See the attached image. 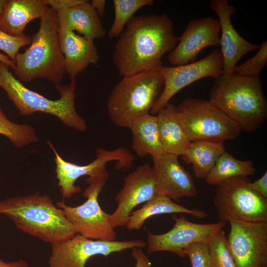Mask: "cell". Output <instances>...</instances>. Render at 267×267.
Returning <instances> with one entry per match:
<instances>
[{
    "instance_id": "6da1fadb",
    "label": "cell",
    "mask_w": 267,
    "mask_h": 267,
    "mask_svg": "<svg viewBox=\"0 0 267 267\" xmlns=\"http://www.w3.org/2000/svg\"><path fill=\"white\" fill-rule=\"evenodd\" d=\"M119 36L112 56L122 77L158 70L163 56L178 42L173 22L165 14L134 15Z\"/></svg>"
},
{
    "instance_id": "7a4b0ae2",
    "label": "cell",
    "mask_w": 267,
    "mask_h": 267,
    "mask_svg": "<svg viewBox=\"0 0 267 267\" xmlns=\"http://www.w3.org/2000/svg\"><path fill=\"white\" fill-rule=\"evenodd\" d=\"M209 101L238 127L241 131H256L267 117V103L259 77L235 72L216 79Z\"/></svg>"
},
{
    "instance_id": "3957f363",
    "label": "cell",
    "mask_w": 267,
    "mask_h": 267,
    "mask_svg": "<svg viewBox=\"0 0 267 267\" xmlns=\"http://www.w3.org/2000/svg\"><path fill=\"white\" fill-rule=\"evenodd\" d=\"M9 218L23 232L50 245L77 233L62 210L51 198L39 192L0 200V215Z\"/></svg>"
},
{
    "instance_id": "277c9868",
    "label": "cell",
    "mask_w": 267,
    "mask_h": 267,
    "mask_svg": "<svg viewBox=\"0 0 267 267\" xmlns=\"http://www.w3.org/2000/svg\"><path fill=\"white\" fill-rule=\"evenodd\" d=\"M40 20V28L32 36L30 46L16 56L15 75L23 82L45 78L58 85L67 72L60 47L57 12L47 6Z\"/></svg>"
},
{
    "instance_id": "5b68a950",
    "label": "cell",
    "mask_w": 267,
    "mask_h": 267,
    "mask_svg": "<svg viewBox=\"0 0 267 267\" xmlns=\"http://www.w3.org/2000/svg\"><path fill=\"white\" fill-rule=\"evenodd\" d=\"M9 67L0 62V87L20 114L29 116L37 112H43L55 116L72 129L82 132L87 130L86 121L75 108L76 78H70V82L66 85H56L60 97L52 100L25 87L13 75Z\"/></svg>"
},
{
    "instance_id": "8992f818",
    "label": "cell",
    "mask_w": 267,
    "mask_h": 267,
    "mask_svg": "<svg viewBox=\"0 0 267 267\" xmlns=\"http://www.w3.org/2000/svg\"><path fill=\"white\" fill-rule=\"evenodd\" d=\"M159 70L123 77L110 92L107 101L108 116L120 128L129 129L137 118L149 113L164 88Z\"/></svg>"
},
{
    "instance_id": "52a82bcc",
    "label": "cell",
    "mask_w": 267,
    "mask_h": 267,
    "mask_svg": "<svg viewBox=\"0 0 267 267\" xmlns=\"http://www.w3.org/2000/svg\"><path fill=\"white\" fill-rule=\"evenodd\" d=\"M176 107L190 142H224L237 138L241 132L232 120L209 100L187 97Z\"/></svg>"
},
{
    "instance_id": "ba28073f",
    "label": "cell",
    "mask_w": 267,
    "mask_h": 267,
    "mask_svg": "<svg viewBox=\"0 0 267 267\" xmlns=\"http://www.w3.org/2000/svg\"><path fill=\"white\" fill-rule=\"evenodd\" d=\"M248 177H236L216 185L214 205L220 221L267 222V198L252 189Z\"/></svg>"
},
{
    "instance_id": "9c48e42d",
    "label": "cell",
    "mask_w": 267,
    "mask_h": 267,
    "mask_svg": "<svg viewBox=\"0 0 267 267\" xmlns=\"http://www.w3.org/2000/svg\"><path fill=\"white\" fill-rule=\"evenodd\" d=\"M109 174L106 171L91 177L85 181L89 186L83 193L87 198L83 204L70 206L64 201H59L56 206L63 210L68 220L74 225L77 234L91 239L114 241L116 234L110 222V214L100 207L98 195L103 188Z\"/></svg>"
},
{
    "instance_id": "30bf717a",
    "label": "cell",
    "mask_w": 267,
    "mask_h": 267,
    "mask_svg": "<svg viewBox=\"0 0 267 267\" xmlns=\"http://www.w3.org/2000/svg\"><path fill=\"white\" fill-rule=\"evenodd\" d=\"M47 143L55 154L57 186L64 199H69L74 194L80 192L81 187L75 184L80 178L98 175L106 170L108 163L112 161L115 162L116 169L126 171L131 168L134 160L132 153L125 147H118L112 150L98 148L95 152V158L91 162L79 165L64 160L51 142L48 140Z\"/></svg>"
},
{
    "instance_id": "8fae6325",
    "label": "cell",
    "mask_w": 267,
    "mask_h": 267,
    "mask_svg": "<svg viewBox=\"0 0 267 267\" xmlns=\"http://www.w3.org/2000/svg\"><path fill=\"white\" fill-rule=\"evenodd\" d=\"M146 245L140 240H94L77 234L70 239L51 245L48 263L49 267H85L87 261L95 255L107 257L114 252L143 248Z\"/></svg>"
},
{
    "instance_id": "7c38bea8",
    "label": "cell",
    "mask_w": 267,
    "mask_h": 267,
    "mask_svg": "<svg viewBox=\"0 0 267 267\" xmlns=\"http://www.w3.org/2000/svg\"><path fill=\"white\" fill-rule=\"evenodd\" d=\"M158 70L164 79L163 90L149 113L156 115L178 91L195 81L206 77L218 78L223 74L221 50L216 49L203 58L187 64L162 66Z\"/></svg>"
},
{
    "instance_id": "4fadbf2b",
    "label": "cell",
    "mask_w": 267,
    "mask_h": 267,
    "mask_svg": "<svg viewBox=\"0 0 267 267\" xmlns=\"http://www.w3.org/2000/svg\"><path fill=\"white\" fill-rule=\"evenodd\" d=\"M175 221L174 227L168 232L155 234L147 233V252L168 251L184 258V251L192 244L208 241L216 233L226 225V222L219 221L208 224L191 222L184 216H173Z\"/></svg>"
},
{
    "instance_id": "5bb4252c",
    "label": "cell",
    "mask_w": 267,
    "mask_h": 267,
    "mask_svg": "<svg viewBox=\"0 0 267 267\" xmlns=\"http://www.w3.org/2000/svg\"><path fill=\"white\" fill-rule=\"evenodd\" d=\"M229 223L227 238L236 267H267V222Z\"/></svg>"
},
{
    "instance_id": "9a60e30c",
    "label": "cell",
    "mask_w": 267,
    "mask_h": 267,
    "mask_svg": "<svg viewBox=\"0 0 267 267\" xmlns=\"http://www.w3.org/2000/svg\"><path fill=\"white\" fill-rule=\"evenodd\" d=\"M158 196L155 171L148 164L140 165L124 178V184L117 193L115 211L110 214L114 228L126 225L133 209Z\"/></svg>"
},
{
    "instance_id": "2e32d148",
    "label": "cell",
    "mask_w": 267,
    "mask_h": 267,
    "mask_svg": "<svg viewBox=\"0 0 267 267\" xmlns=\"http://www.w3.org/2000/svg\"><path fill=\"white\" fill-rule=\"evenodd\" d=\"M220 31L219 20L212 16L190 20L178 37L176 47L169 53V62L173 66H179L196 61L201 50L220 45Z\"/></svg>"
},
{
    "instance_id": "e0dca14e",
    "label": "cell",
    "mask_w": 267,
    "mask_h": 267,
    "mask_svg": "<svg viewBox=\"0 0 267 267\" xmlns=\"http://www.w3.org/2000/svg\"><path fill=\"white\" fill-rule=\"evenodd\" d=\"M211 9L218 17L222 32L220 38L221 51L223 62V74H230L238 60L247 53L258 50L261 44H253L242 37L234 28L231 16L236 13V8L227 0H212Z\"/></svg>"
},
{
    "instance_id": "ac0fdd59",
    "label": "cell",
    "mask_w": 267,
    "mask_h": 267,
    "mask_svg": "<svg viewBox=\"0 0 267 267\" xmlns=\"http://www.w3.org/2000/svg\"><path fill=\"white\" fill-rule=\"evenodd\" d=\"M157 180L158 196L178 200L197 194L191 174L180 165L178 156L165 153L151 157Z\"/></svg>"
},
{
    "instance_id": "d6986e66",
    "label": "cell",
    "mask_w": 267,
    "mask_h": 267,
    "mask_svg": "<svg viewBox=\"0 0 267 267\" xmlns=\"http://www.w3.org/2000/svg\"><path fill=\"white\" fill-rule=\"evenodd\" d=\"M58 32L60 49L70 78H76L89 65L98 63L99 55L93 41L65 28L58 27Z\"/></svg>"
},
{
    "instance_id": "ffe728a7",
    "label": "cell",
    "mask_w": 267,
    "mask_h": 267,
    "mask_svg": "<svg viewBox=\"0 0 267 267\" xmlns=\"http://www.w3.org/2000/svg\"><path fill=\"white\" fill-rule=\"evenodd\" d=\"M57 12L58 27L77 31L89 41L104 38L107 32L100 17L88 0Z\"/></svg>"
},
{
    "instance_id": "44dd1931",
    "label": "cell",
    "mask_w": 267,
    "mask_h": 267,
    "mask_svg": "<svg viewBox=\"0 0 267 267\" xmlns=\"http://www.w3.org/2000/svg\"><path fill=\"white\" fill-rule=\"evenodd\" d=\"M47 7L43 0H6L0 17V29L22 37L27 24L42 17Z\"/></svg>"
},
{
    "instance_id": "7402d4cb",
    "label": "cell",
    "mask_w": 267,
    "mask_h": 267,
    "mask_svg": "<svg viewBox=\"0 0 267 267\" xmlns=\"http://www.w3.org/2000/svg\"><path fill=\"white\" fill-rule=\"evenodd\" d=\"M156 116L159 137L165 153L178 157L183 155L191 142L179 121L176 106L168 103Z\"/></svg>"
},
{
    "instance_id": "603a6c76",
    "label": "cell",
    "mask_w": 267,
    "mask_h": 267,
    "mask_svg": "<svg viewBox=\"0 0 267 267\" xmlns=\"http://www.w3.org/2000/svg\"><path fill=\"white\" fill-rule=\"evenodd\" d=\"M129 129L132 134V147L139 157L165 153L159 137L156 115H144L134 121Z\"/></svg>"
},
{
    "instance_id": "cb8c5ba5",
    "label": "cell",
    "mask_w": 267,
    "mask_h": 267,
    "mask_svg": "<svg viewBox=\"0 0 267 267\" xmlns=\"http://www.w3.org/2000/svg\"><path fill=\"white\" fill-rule=\"evenodd\" d=\"M172 213H186L198 219H203L207 216L201 210L187 208L166 196L159 195L146 202L139 209L132 212L126 226L130 230H139L147 219L157 215Z\"/></svg>"
},
{
    "instance_id": "d4e9b609",
    "label": "cell",
    "mask_w": 267,
    "mask_h": 267,
    "mask_svg": "<svg viewBox=\"0 0 267 267\" xmlns=\"http://www.w3.org/2000/svg\"><path fill=\"white\" fill-rule=\"evenodd\" d=\"M225 151L224 142L197 141L191 142L189 148L181 156L185 163L192 164L196 178L205 179L218 158Z\"/></svg>"
},
{
    "instance_id": "484cf974",
    "label": "cell",
    "mask_w": 267,
    "mask_h": 267,
    "mask_svg": "<svg viewBox=\"0 0 267 267\" xmlns=\"http://www.w3.org/2000/svg\"><path fill=\"white\" fill-rule=\"evenodd\" d=\"M256 172L252 161L236 159L225 151L218 158L205 180L208 184L216 186L227 179L240 176L248 177L254 175Z\"/></svg>"
},
{
    "instance_id": "4316f807",
    "label": "cell",
    "mask_w": 267,
    "mask_h": 267,
    "mask_svg": "<svg viewBox=\"0 0 267 267\" xmlns=\"http://www.w3.org/2000/svg\"><path fill=\"white\" fill-rule=\"evenodd\" d=\"M115 16L107 32L110 38L119 36L129 20L140 8L152 5L153 0H113Z\"/></svg>"
},
{
    "instance_id": "83f0119b",
    "label": "cell",
    "mask_w": 267,
    "mask_h": 267,
    "mask_svg": "<svg viewBox=\"0 0 267 267\" xmlns=\"http://www.w3.org/2000/svg\"><path fill=\"white\" fill-rule=\"evenodd\" d=\"M0 134L6 137L16 147L37 142L38 137L34 128L28 124H17L6 117L0 108Z\"/></svg>"
},
{
    "instance_id": "f1b7e54d",
    "label": "cell",
    "mask_w": 267,
    "mask_h": 267,
    "mask_svg": "<svg viewBox=\"0 0 267 267\" xmlns=\"http://www.w3.org/2000/svg\"><path fill=\"white\" fill-rule=\"evenodd\" d=\"M208 245L212 267H236L227 238L222 229L209 239Z\"/></svg>"
},
{
    "instance_id": "f546056e",
    "label": "cell",
    "mask_w": 267,
    "mask_h": 267,
    "mask_svg": "<svg viewBox=\"0 0 267 267\" xmlns=\"http://www.w3.org/2000/svg\"><path fill=\"white\" fill-rule=\"evenodd\" d=\"M267 63V41L261 44L257 53L239 65H236L233 72L243 76L259 77L262 69Z\"/></svg>"
},
{
    "instance_id": "4dcf8cb0",
    "label": "cell",
    "mask_w": 267,
    "mask_h": 267,
    "mask_svg": "<svg viewBox=\"0 0 267 267\" xmlns=\"http://www.w3.org/2000/svg\"><path fill=\"white\" fill-rule=\"evenodd\" d=\"M32 40V37L29 36L25 35L22 37H14L0 29V50L6 53L14 62L19 49L30 44Z\"/></svg>"
},
{
    "instance_id": "1f68e13d",
    "label": "cell",
    "mask_w": 267,
    "mask_h": 267,
    "mask_svg": "<svg viewBox=\"0 0 267 267\" xmlns=\"http://www.w3.org/2000/svg\"><path fill=\"white\" fill-rule=\"evenodd\" d=\"M208 242H195L185 250V256L188 257L192 267H212Z\"/></svg>"
},
{
    "instance_id": "d6a6232c",
    "label": "cell",
    "mask_w": 267,
    "mask_h": 267,
    "mask_svg": "<svg viewBox=\"0 0 267 267\" xmlns=\"http://www.w3.org/2000/svg\"><path fill=\"white\" fill-rule=\"evenodd\" d=\"M44 4L57 12L81 3L83 0H43Z\"/></svg>"
},
{
    "instance_id": "836d02e7",
    "label": "cell",
    "mask_w": 267,
    "mask_h": 267,
    "mask_svg": "<svg viewBox=\"0 0 267 267\" xmlns=\"http://www.w3.org/2000/svg\"><path fill=\"white\" fill-rule=\"evenodd\" d=\"M249 186L263 197L267 198V172L253 182H250Z\"/></svg>"
},
{
    "instance_id": "e575fe53",
    "label": "cell",
    "mask_w": 267,
    "mask_h": 267,
    "mask_svg": "<svg viewBox=\"0 0 267 267\" xmlns=\"http://www.w3.org/2000/svg\"><path fill=\"white\" fill-rule=\"evenodd\" d=\"M141 248L134 247L132 249V257L135 260V267H151L149 259Z\"/></svg>"
},
{
    "instance_id": "d590c367",
    "label": "cell",
    "mask_w": 267,
    "mask_h": 267,
    "mask_svg": "<svg viewBox=\"0 0 267 267\" xmlns=\"http://www.w3.org/2000/svg\"><path fill=\"white\" fill-rule=\"evenodd\" d=\"M90 3L100 18H102L105 13L106 0H92Z\"/></svg>"
},
{
    "instance_id": "8d00e7d4",
    "label": "cell",
    "mask_w": 267,
    "mask_h": 267,
    "mask_svg": "<svg viewBox=\"0 0 267 267\" xmlns=\"http://www.w3.org/2000/svg\"><path fill=\"white\" fill-rule=\"evenodd\" d=\"M0 267H29L27 263L23 260H20L12 262L6 263L0 259Z\"/></svg>"
},
{
    "instance_id": "74e56055",
    "label": "cell",
    "mask_w": 267,
    "mask_h": 267,
    "mask_svg": "<svg viewBox=\"0 0 267 267\" xmlns=\"http://www.w3.org/2000/svg\"><path fill=\"white\" fill-rule=\"evenodd\" d=\"M0 62L3 63L8 67L14 69L15 67V62L11 60L7 56L0 52Z\"/></svg>"
},
{
    "instance_id": "f35d334b",
    "label": "cell",
    "mask_w": 267,
    "mask_h": 267,
    "mask_svg": "<svg viewBox=\"0 0 267 267\" xmlns=\"http://www.w3.org/2000/svg\"><path fill=\"white\" fill-rule=\"evenodd\" d=\"M6 0H0V17Z\"/></svg>"
},
{
    "instance_id": "ab89813d",
    "label": "cell",
    "mask_w": 267,
    "mask_h": 267,
    "mask_svg": "<svg viewBox=\"0 0 267 267\" xmlns=\"http://www.w3.org/2000/svg\"></svg>"
}]
</instances>
